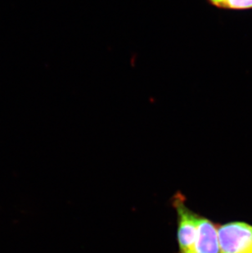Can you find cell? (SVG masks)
Returning <instances> with one entry per match:
<instances>
[{"instance_id":"cell-4","label":"cell","mask_w":252,"mask_h":253,"mask_svg":"<svg viewBox=\"0 0 252 253\" xmlns=\"http://www.w3.org/2000/svg\"><path fill=\"white\" fill-rule=\"evenodd\" d=\"M224 8L234 10L252 8V0H224Z\"/></svg>"},{"instance_id":"cell-3","label":"cell","mask_w":252,"mask_h":253,"mask_svg":"<svg viewBox=\"0 0 252 253\" xmlns=\"http://www.w3.org/2000/svg\"><path fill=\"white\" fill-rule=\"evenodd\" d=\"M219 225L200 215L193 253H219Z\"/></svg>"},{"instance_id":"cell-5","label":"cell","mask_w":252,"mask_h":253,"mask_svg":"<svg viewBox=\"0 0 252 253\" xmlns=\"http://www.w3.org/2000/svg\"><path fill=\"white\" fill-rule=\"evenodd\" d=\"M212 5L215 7H222L224 8V0H208Z\"/></svg>"},{"instance_id":"cell-2","label":"cell","mask_w":252,"mask_h":253,"mask_svg":"<svg viewBox=\"0 0 252 253\" xmlns=\"http://www.w3.org/2000/svg\"><path fill=\"white\" fill-rule=\"evenodd\" d=\"M219 253H252V225L233 221L218 227Z\"/></svg>"},{"instance_id":"cell-1","label":"cell","mask_w":252,"mask_h":253,"mask_svg":"<svg viewBox=\"0 0 252 253\" xmlns=\"http://www.w3.org/2000/svg\"><path fill=\"white\" fill-rule=\"evenodd\" d=\"M172 205L177 213L178 253H193L200 215L187 207L185 196L181 192H177L173 196Z\"/></svg>"}]
</instances>
